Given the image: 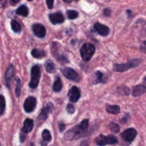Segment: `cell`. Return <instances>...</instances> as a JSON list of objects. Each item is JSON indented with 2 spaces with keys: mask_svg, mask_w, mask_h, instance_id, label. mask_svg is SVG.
<instances>
[{
  "mask_svg": "<svg viewBox=\"0 0 146 146\" xmlns=\"http://www.w3.org/2000/svg\"><path fill=\"white\" fill-rule=\"evenodd\" d=\"M88 128V120L84 119L79 125L70 129L64 135V138L67 141H73L84 136Z\"/></svg>",
  "mask_w": 146,
  "mask_h": 146,
  "instance_id": "obj_1",
  "label": "cell"
},
{
  "mask_svg": "<svg viewBox=\"0 0 146 146\" xmlns=\"http://www.w3.org/2000/svg\"><path fill=\"white\" fill-rule=\"evenodd\" d=\"M96 51V48L93 44L85 43L81 48V55L84 61H89Z\"/></svg>",
  "mask_w": 146,
  "mask_h": 146,
  "instance_id": "obj_2",
  "label": "cell"
},
{
  "mask_svg": "<svg viewBox=\"0 0 146 146\" xmlns=\"http://www.w3.org/2000/svg\"><path fill=\"white\" fill-rule=\"evenodd\" d=\"M41 78V68L38 65L32 66L31 70V80L29 86L31 88H36L39 83Z\"/></svg>",
  "mask_w": 146,
  "mask_h": 146,
  "instance_id": "obj_3",
  "label": "cell"
},
{
  "mask_svg": "<svg viewBox=\"0 0 146 146\" xmlns=\"http://www.w3.org/2000/svg\"><path fill=\"white\" fill-rule=\"evenodd\" d=\"M141 62V60L135 59L128 61V63H125V64H115L113 65V71H116V72H125V71L129 70L130 68L138 66Z\"/></svg>",
  "mask_w": 146,
  "mask_h": 146,
  "instance_id": "obj_4",
  "label": "cell"
},
{
  "mask_svg": "<svg viewBox=\"0 0 146 146\" xmlns=\"http://www.w3.org/2000/svg\"><path fill=\"white\" fill-rule=\"evenodd\" d=\"M95 143L97 145L99 146L113 145V144H115L118 143V139L113 135L106 136V135L101 134L96 138Z\"/></svg>",
  "mask_w": 146,
  "mask_h": 146,
  "instance_id": "obj_5",
  "label": "cell"
},
{
  "mask_svg": "<svg viewBox=\"0 0 146 146\" xmlns=\"http://www.w3.org/2000/svg\"><path fill=\"white\" fill-rule=\"evenodd\" d=\"M61 71L64 76L66 77L70 81H74V82H79L80 81L81 78H80L79 75L73 68H69V67H66V68H62Z\"/></svg>",
  "mask_w": 146,
  "mask_h": 146,
  "instance_id": "obj_6",
  "label": "cell"
},
{
  "mask_svg": "<svg viewBox=\"0 0 146 146\" xmlns=\"http://www.w3.org/2000/svg\"><path fill=\"white\" fill-rule=\"evenodd\" d=\"M36 106V99L33 96H29L25 100L24 109L27 113H31L34 111Z\"/></svg>",
  "mask_w": 146,
  "mask_h": 146,
  "instance_id": "obj_7",
  "label": "cell"
},
{
  "mask_svg": "<svg viewBox=\"0 0 146 146\" xmlns=\"http://www.w3.org/2000/svg\"><path fill=\"white\" fill-rule=\"evenodd\" d=\"M137 135L136 130L134 128H128L121 133V137L125 141L131 143L135 138Z\"/></svg>",
  "mask_w": 146,
  "mask_h": 146,
  "instance_id": "obj_8",
  "label": "cell"
},
{
  "mask_svg": "<svg viewBox=\"0 0 146 146\" xmlns=\"http://www.w3.org/2000/svg\"><path fill=\"white\" fill-rule=\"evenodd\" d=\"M32 31L35 36L38 38H44L46 36V28L41 24H34L32 26Z\"/></svg>",
  "mask_w": 146,
  "mask_h": 146,
  "instance_id": "obj_9",
  "label": "cell"
},
{
  "mask_svg": "<svg viewBox=\"0 0 146 146\" xmlns=\"http://www.w3.org/2000/svg\"><path fill=\"white\" fill-rule=\"evenodd\" d=\"M68 96L71 102H77L81 97V93H80L79 89L76 86H73L68 92Z\"/></svg>",
  "mask_w": 146,
  "mask_h": 146,
  "instance_id": "obj_10",
  "label": "cell"
},
{
  "mask_svg": "<svg viewBox=\"0 0 146 146\" xmlns=\"http://www.w3.org/2000/svg\"><path fill=\"white\" fill-rule=\"evenodd\" d=\"M48 19L53 24H61L64 21V17L61 12H56L53 14H50L48 15Z\"/></svg>",
  "mask_w": 146,
  "mask_h": 146,
  "instance_id": "obj_11",
  "label": "cell"
},
{
  "mask_svg": "<svg viewBox=\"0 0 146 146\" xmlns=\"http://www.w3.org/2000/svg\"><path fill=\"white\" fill-rule=\"evenodd\" d=\"M94 29L102 36H106L109 34L110 29L108 27L97 22L94 24Z\"/></svg>",
  "mask_w": 146,
  "mask_h": 146,
  "instance_id": "obj_12",
  "label": "cell"
},
{
  "mask_svg": "<svg viewBox=\"0 0 146 146\" xmlns=\"http://www.w3.org/2000/svg\"><path fill=\"white\" fill-rule=\"evenodd\" d=\"M53 110H54V106H53V104H51V103L47 104L45 107H44V108H42V110H41V113H40L38 118L40 121H45V120L46 119L47 116H48V114L49 113H51V111H52Z\"/></svg>",
  "mask_w": 146,
  "mask_h": 146,
  "instance_id": "obj_13",
  "label": "cell"
},
{
  "mask_svg": "<svg viewBox=\"0 0 146 146\" xmlns=\"http://www.w3.org/2000/svg\"><path fill=\"white\" fill-rule=\"evenodd\" d=\"M14 73H15V69L13 65H10L7 68V71L5 74V83L6 85L8 88H9L10 84H11V81L12 80L13 77L14 76Z\"/></svg>",
  "mask_w": 146,
  "mask_h": 146,
  "instance_id": "obj_14",
  "label": "cell"
},
{
  "mask_svg": "<svg viewBox=\"0 0 146 146\" xmlns=\"http://www.w3.org/2000/svg\"><path fill=\"white\" fill-rule=\"evenodd\" d=\"M34 128V122L30 118H27L24 122V126L21 128V131L24 133H29L32 131Z\"/></svg>",
  "mask_w": 146,
  "mask_h": 146,
  "instance_id": "obj_15",
  "label": "cell"
},
{
  "mask_svg": "<svg viewBox=\"0 0 146 146\" xmlns=\"http://www.w3.org/2000/svg\"><path fill=\"white\" fill-rule=\"evenodd\" d=\"M42 141H41V144L42 146H46L47 144L51 141V133L48 130L45 129L42 132Z\"/></svg>",
  "mask_w": 146,
  "mask_h": 146,
  "instance_id": "obj_16",
  "label": "cell"
},
{
  "mask_svg": "<svg viewBox=\"0 0 146 146\" xmlns=\"http://www.w3.org/2000/svg\"><path fill=\"white\" fill-rule=\"evenodd\" d=\"M146 91V87L143 85H138L135 86L133 88L132 94L133 96L137 97L143 95Z\"/></svg>",
  "mask_w": 146,
  "mask_h": 146,
  "instance_id": "obj_17",
  "label": "cell"
},
{
  "mask_svg": "<svg viewBox=\"0 0 146 146\" xmlns=\"http://www.w3.org/2000/svg\"><path fill=\"white\" fill-rule=\"evenodd\" d=\"M46 55L45 51H43L41 49H37V48H34L31 51V56L36 58H41L44 57Z\"/></svg>",
  "mask_w": 146,
  "mask_h": 146,
  "instance_id": "obj_18",
  "label": "cell"
},
{
  "mask_svg": "<svg viewBox=\"0 0 146 146\" xmlns=\"http://www.w3.org/2000/svg\"><path fill=\"white\" fill-rule=\"evenodd\" d=\"M16 13L18 15L27 17L29 15V9L26 5H21L16 10Z\"/></svg>",
  "mask_w": 146,
  "mask_h": 146,
  "instance_id": "obj_19",
  "label": "cell"
},
{
  "mask_svg": "<svg viewBox=\"0 0 146 146\" xmlns=\"http://www.w3.org/2000/svg\"><path fill=\"white\" fill-rule=\"evenodd\" d=\"M45 68L46 71L48 73H50V74H52V73H54L56 71V67L54 64L53 63V61L51 60H47L45 63Z\"/></svg>",
  "mask_w": 146,
  "mask_h": 146,
  "instance_id": "obj_20",
  "label": "cell"
},
{
  "mask_svg": "<svg viewBox=\"0 0 146 146\" xmlns=\"http://www.w3.org/2000/svg\"><path fill=\"white\" fill-rule=\"evenodd\" d=\"M63 88V84L61 82V80L59 77H57L56 79L55 80L54 83V86H53V90L54 92L58 93L61 91V90Z\"/></svg>",
  "mask_w": 146,
  "mask_h": 146,
  "instance_id": "obj_21",
  "label": "cell"
},
{
  "mask_svg": "<svg viewBox=\"0 0 146 146\" xmlns=\"http://www.w3.org/2000/svg\"><path fill=\"white\" fill-rule=\"evenodd\" d=\"M106 109L107 112L111 114H118L120 113V106L116 105H107Z\"/></svg>",
  "mask_w": 146,
  "mask_h": 146,
  "instance_id": "obj_22",
  "label": "cell"
},
{
  "mask_svg": "<svg viewBox=\"0 0 146 146\" xmlns=\"http://www.w3.org/2000/svg\"><path fill=\"white\" fill-rule=\"evenodd\" d=\"M11 29H12L15 33H19L21 30V27L19 23L14 19L11 20Z\"/></svg>",
  "mask_w": 146,
  "mask_h": 146,
  "instance_id": "obj_23",
  "label": "cell"
},
{
  "mask_svg": "<svg viewBox=\"0 0 146 146\" xmlns=\"http://www.w3.org/2000/svg\"><path fill=\"white\" fill-rule=\"evenodd\" d=\"M6 107L5 98L2 95H0V115H2L4 112Z\"/></svg>",
  "mask_w": 146,
  "mask_h": 146,
  "instance_id": "obj_24",
  "label": "cell"
},
{
  "mask_svg": "<svg viewBox=\"0 0 146 146\" xmlns=\"http://www.w3.org/2000/svg\"><path fill=\"white\" fill-rule=\"evenodd\" d=\"M66 14L69 19H75L78 17V13L75 10H67Z\"/></svg>",
  "mask_w": 146,
  "mask_h": 146,
  "instance_id": "obj_25",
  "label": "cell"
},
{
  "mask_svg": "<svg viewBox=\"0 0 146 146\" xmlns=\"http://www.w3.org/2000/svg\"><path fill=\"white\" fill-rule=\"evenodd\" d=\"M109 128L111 131H112L113 133H118L120 131V127L118 124L115 123H110L109 124Z\"/></svg>",
  "mask_w": 146,
  "mask_h": 146,
  "instance_id": "obj_26",
  "label": "cell"
},
{
  "mask_svg": "<svg viewBox=\"0 0 146 146\" xmlns=\"http://www.w3.org/2000/svg\"><path fill=\"white\" fill-rule=\"evenodd\" d=\"M21 81L19 78H17V86H16V88H15V94H16V96L17 98H19L20 96V93H21Z\"/></svg>",
  "mask_w": 146,
  "mask_h": 146,
  "instance_id": "obj_27",
  "label": "cell"
},
{
  "mask_svg": "<svg viewBox=\"0 0 146 146\" xmlns=\"http://www.w3.org/2000/svg\"><path fill=\"white\" fill-rule=\"evenodd\" d=\"M95 74L96 76V81H95L94 84H97L98 83H105L104 81V74L100 72V71H97Z\"/></svg>",
  "mask_w": 146,
  "mask_h": 146,
  "instance_id": "obj_28",
  "label": "cell"
},
{
  "mask_svg": "<svg viewBox=\"0 0 146 146\" xmlns=\"http://www.w3.org/2000/svg\"><path fill=\"white\" fill-rule=\"evenodd\" d=\"M66 111L69 114H73L75 112V107L74 106L73 104H68L66 106Z\"/></svg>",
  "mask_w": 146,
  "mask_h": 146,
  "instance_id": "obj_29",
  "label": "cell"
},
{
  "mask_svg": "<svg viewBox=\"0 0 146 146\" xmlns=\"http://www.w3.org/2000/svg\"><path fill=\"white\" fill-rule=\"evenodd\" d=\"M46 3L47 6H48V8L49 9H51L53 8V6H54V1L47 0V1H46Z\"/></svg>",
  "mask_w": 146,
  "mask_h": 146,
  "instance_id": "obj_30",
  "label": "cell"
},
{
  "mask_svg": "<svg viewBox=\"0 0 146 146\" xmlns=\"http://www.w3.org/2000/svg\"><path fill=\"white\" fill-rule=\"evenodd\" d=\"M141 50L143 52L146 53V41H143L141 44Z\"/></svg>",
  "mask_w": 146,
  "mask_h": 146,
  "instance_id": "obj_31",
  "label": "cell"
},
{
  "mask_svg": "<svg viewBox=\"0 0 146 146\" xmlns=\"http://www.w3.org/2000/svg\"><path fill=\"white\" fill-rule=\"evenodd\" d=\"M58 128H59L60 132H62V131H64V130L65 129V124L63 123H60L59 125H58Z\"/></svg>",
  "mask_w": 146,
  "mask_h": 146,
  "instance_id": "obj_32",
  "label": "cell"
},
{
  "mask_svg": "<svg viewBox=\"0 0 146 146\" xmlns=\"http://www.w3.org/2000/svg\"><path fill=\"white\" fill-rule=\"evenodd\" d=\"M104 15L106 16V17H109V16L111 15V10H110L109 9H106L104 10Z\"/></svg>",
  "mask_w": 146,
  "mask_h": 146,
  "instance_id": "obj_33",
  "label": "cell"
},
{
  "mask_svg": "<svg viewBox=\"0 0 146 146\" xmlns=\"http://www.w3.org/2000/svg\"><path fill=\"white\" fill-rule=\"evenodd\" d=\"M81 146H89V145H88V143L87 141H83L81 143Z\"/></svg>",
  "mask_w": 146,
  "mask_h": 146,
  "instance_id": "obj_34",
  "label": "cell"
},
{
  "mask_svg": "<svg viewBox=\"0 0 146 146\" xmlns=\"http://www.w3.org/2000/svg\"><path fill=\"white\" fill-rule=\"evenodd\" d=\"M18 2H19V0H17V1H13V0H11V1H10V4H11V5H14V4H17Z\"/></svg>",
  "mask_w": 146,
  "mask_h": 146,
  "instance_id": "obj_35",
  "label": "cell"
},
{
  "mask_svg": "<svg viewBox=\"0 0 146 146\" xmlns=\"http://www.w3.org/2000/svg\"><path fill=\"white\" fill-rule=\"evenodd\" d=\"M64 2H66V3H71L72 1H66V0H64Z\"/></svg>",
  "mask_w": 146,
  "mask_h": 146,
  "instance_id": "obj_36",
  "label": "cell"
},
{
  "mask_svg": "<svg viewBox=\"0 0 146 146\" xmlns=\"http://www.w3.org/2000/svg\"><path fill=\"white\" fill-rule=\"evenodd\" d=\"M31 146H34V143H31Z\"/></svg>",
  "mask_w": 146,
  "mask_h": 146,
  "instance_id": "obj_37",
  "label": "cell"
},
{
  "mask_svg": "<svg viewBox=\"0 0 146 146\" xmlns=\"http://www.w3.org/2000/svg\"><path fill=\"white\" fill-rule=\"evenodd\" d=\"M144 81H146V76L145 77V78H144Z\"/></svg>",
  "mask_w": 146,
  "mask_h": 146,
  "instance_id": "obj_38",
  "label": "cell"
}]
</instances>
